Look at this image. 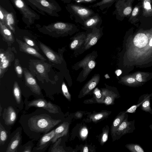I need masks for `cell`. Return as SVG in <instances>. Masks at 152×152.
I'll use <instances>...</instances> for the list:
<instances>
[{
  "mask_svg": "<svg viewBox=\"0 0 152 152\" xmlns=\"http://www.w3.org/2000/svg\"><path fill=\"white\" fill-rule=\"evenodd\" d=\"M1 34L5 40L9 42H14V38L10 30L0 22Z\"/></svg>",
  "mask_w": 152,
  "mask_h": 152,
  "instance_id": "17",
  "label": "cell"
},
{
  "mask_svg": "<svg viewBox=\"0 0 152 152\" xmlns=\"http://www.w3.org/2000/svg\"><path fill=\"white\" fill-rule=\"evenodd\" d=\"M140 106L139 104H137L131 106L125 111L126 113H134L136 112V110Z\"/></svg>",
  "mask_w": 152,
  "mask_h": 152,
  "instance_id": "31",
  "label": "cell"
},
{
  "mask_svg": "<svg viewBox=\"0 0 152 152\" xmlns=\"http://www.w3.org/2000/svg\"><path fill=\"white\" fill-rule=\"evenodd\" d=\"M62 90L64 96L69 100H71V95L69 93L67 86L64 82L62 83Z\"/></svg>",
  "mask_w": 152,
  "mask_h": 152,
  "instance_id": "26",
  "label": "cell"
},
{
  "mask_svg": "<svg viewBox=\"0 0 152 152\" xmlns=\"http://www.w3.org/2000/svg\"><path fill=\"white\" fill-rule=\"evenodd\" d=\"M6 20L7 24L9 28L14 32L15 30L12 26L14 24V21L12 15L11 14L9 13L7 15Z\"/></svg>",
  "mask_w": 152,
  "mask_h": 152,
  "instance_id": "25",
  "label": "cell"
},
{
  "mask_svg": "<svg viewBox=\"0 0 152 152\" xmlns=\"http://www.w3.org/2000/svg\"><path fill=\"white\" fill-rule=\"evenodd\" d=\"M0 58V75L1 76L5 69L10 65L12 61V55L8 51L3 52L1 50Z\"/></svg>",
  "mask_w": 152,
  "mask_h": 152,
  "instance_id": "11",
  "label": "cell"
},
{
  "mask_svg": "<svg viewBox=\"0 0 152 152\" xmlns=\"http://www.w3.org/2000/svg\"><path fill=\"white\" fill-rule=\"evenodd\" d=\"M151 99L152 100V95L151 96Z\"/></svg>",
  "mask_w": 152,
  "mask_h": 152,
  "instance_id": "51",
  "label": "cell"
},
{
  "mask_svg": "<svg viewBox=\"0 0 152 152\" xmlns=\"http://www.w3.org/2000/svg\"><path fill=\"white\" fill-rule=\"evenodd\" d=\"M97 38L96 36L94 37L90 40L89 44L91 46H93L95 45L97 42Z\"/></svg>",
  "mask_w": 152,
  "mask_h": 152,
  "instance_id": "38",
  "label": "cell"
},
{
  "mask_svg": "<svg viewBox=\"0 0 152 152\" xmlns=\"http://www.w3.org/2000/svg\"><path fill=\"white\" fill-rule=\"evenodd\" d=\"M61 141V138L58 139V140L56 141V142L53 146L51 148V151H49L50 152H61V150H60L59 146V144Z\"/></svg>",
  "mask_w": 152,
  "mask_h": 152,
  "instance_id": "28",
  "label": "cell"
},
{
  "mask_svg": "<svg viewBox=\"0 0 152 152\" xmlns=\"http://www.w3.org/2000/svg\"><path fill=\"white\" fill-rule=\"evenodd\" d=\"M149 127L152 131V124H151L149 126Z\"/></svg>",
  "mask_w": 152,
  "mask_h": 152,
  "instance_id": "50",
  "label": "cell"
},
{
  "mask_svg": "<svg viewBox=\"0 0 152 152\" xmlns=\"http://www.w3.org/2000/svg\"><path fill=\"white\" fill-rule=\"evenodd\" d=\"M126 113L125 111L120 112L114 120L111 130L113 134H115L119 126L124 120Z\"/></svg>",
  "mask_w": 152,
  "mask_h": 152,
  "instance_id": "18",
  "label": "cell"
},
{
  "mask_svg": "<svg viewBox=\"0 0 152 152\" xmlns=\"http://www.w3.org/2000/svg\"><path fill=\"white\" fill-rule=\"evenodd\" d=\"M139 10V9L138 7H135L133 9V10L132 12V17H133L136 16L138 14Z\"/></svg>",
  "mask_w": 152,
  "mask_h": 152,
  "instance_id": "39",
  "label": "cell"
},
{
  "mask_svg": "<svg viewBox=\"0 0 152 152\" xmlns=\"http://www.w3.org/2000/svg\"><path fill=\"white\" fill-rule=\"evenodd\" d=\"M83 152H88V149L87 146L85 147L83 149Z\"/></svg>",
  "mask_w": 152,
  "mask_h": 152,
  "instance_id": "47",
  "label": "cell"
},
{
  "mask_svg": "<svg viewBox=\"0 0 152 152\" xmlns=\"http://www.w3.org/2000/svg\"><path fill=\"white\" fill-rule=\"evenodd\" d=\"M32 107L43 108L51 113L57 114L59 113L57 106L50 102H47L43 99H39L29 102L26 106L27 109Z\"/></svg>",
  "mask_w": 152,
  "mask_h": 152,
  "instance_id": "3",
  "label": "cell"
},
{
  "mask_svg": "<svg viewBox=\"0 0 152 152\" xmlns=\"http://www.w3.org/2000/svg\"><path fill=\"white\" fill-rule=\"evenodd\" d=\"M0 18L1 19H3L4 18L3 15L1 10L0 11Z\"/></svg>",
  "mask_w": 152,
  "mask_h": 152,
  "instance_id": "48",
  "label": "cell"
},
{
  "mask_svg": "<svg viewBox=\"0 0 152 152\" xmlns=\"http://www.w3.org/2000/svg\"><path fill=\"white\" fill-rule=\"evenodd\" d=\"M126 81L128 83L131 84L135 82V80L134 78L130 77L127 79Z\"/></svg>",
  "mask_w": 152,
  "mask_h": 152,
  "instance_id": "44",
  "label": "cell"
},
{
  "mask_svg": "<svg viewBox=\"0 0 152 152\" xmlns=\"http://www.w3.org/2000/svg\"><path fill=\"white\" fill-rule=\"evenodd\" d=\"M102 22L101 17L99 14L96 13L95 14L91 17L82 24V28L88 31H92L95 28H99Z\"/></svg>",
  "mask_w": 152,
  "mask_h": 152,
  "instance_id": "5",
  "label": "cell"
},
{
  "mask_svg": "<svg viewBox=\"0 0 152 152\" xmlns=\"http://www.w3.org/2000/svg\"><path fill=\"white\" fill-rule=\"evenodd\" d=\"M97 83L96 81L94 80L89 82L83 90V95H86L93 89L96 86Z\"/></svg>",
  "mask_w": 152,
  "mask_h": 152,
  "instance_id": "22",
  "label": "cell"
},
{
  "mask_svg": "<svg viewBox=\"0 0 152 152\" xmlns=\"http://www.w3.org/2000/svg\"><path fill=\"white\" fill-rule=\"evenodd\" d=\"M24 73L26 85L33 92L37 95H40V88L32 75L27 70L24 69Z\"/></svg>",
  "mask_w": 152,
  "mask_h": 152,
  "instance_id": "7",
  "label": "cell"
},
{
  "mask_svg": "<svg viewBox=\"0 0 152 152\" xmlns=\"http://www.w3.org/2000/svg\"><path fill=\"white\" fill-rule=\"evenodd\" d=\"M43 108L37 109L31 113L23 115L20 120L25 133L33 139H38L61 122L56 115Z\"/></svg>",
  "mask_w": 152,
  "mask_h": 152,
  "instance_id": "1",
  "label": "cell"
},
{
  "mask_svg": "<svg viewBox=\"0 0 152 152\" xmlns=\"http://www.w3.org/2000/svg\"><path fill=\"white\" fill-rule=\"evenodd\" d=\"M3 117L5 124L7 125H12L14 123L16 119V112L12 107L9 106L7 109H4Z\"/></svg>",
  "mask_w": 152,
  "mask_h": 152,
  "instance_id": "9",
  "label": "cell"
},
{
  "mask_svg": "<svg viewBox=\"0 0 152 152\" xmlns=\"http://www.w3.org/2000/svg\"><path fill=\"white\" fill-rule=\"evenodd\" d=\"M136 80L139 82H142V76L140 74L138 73L136 75Z\"/></svg>",
  "mask_w": 152,
  "mask_h": 152,
  "instance_id": "45",
  "label": "cell"
},
{
  "mask_svg": "<svg viewBox=\"0 0 152 152\" xmlns=\"http://www.w3.org/2000/svg\"><path fill=\"white\" fill-rule=\"evenodd\" d=\"M94 93L95 95L97 102H102L103 97L100 93V91L97 88H96L94 91Z\"/></svg>",
  "mask_w": 152,
  "mask_h": 152,
  "instance_id": "29",
  "label": "cell"
},
{
  "mask_svg": "<svg viewBox=\"0 0 152 152\" xmlns=\"http://www.w3.org/2000/svg\"><path fill=\"white\" fill-rule=\"evenodd\" d=\"M68 123L64 122L55 129L54 136L51 140V142H55L60 137L66 135L68 132Z\"/></svg>",
  "mask_w": 152,
  "mask_h": 152,
  "instance_id": "15",
  "label": "cell"
},
{
  "mask_svg": "<svg viewBox=\"0 0 152 152\" xmlns=\"http://www.w3.org/2000/svg\"><path fill=\"white\" fill-rule=\"evenodd\" d=\"M107 114L106 113H100L92 116V119L94 121H97L103 118Z\"/></svg>",
  "mask_w": 152,
  "mask_h": 152,
  "instance_id": "30",
  "label": "cell"
},
{
  "mask_svg": "<svg viewBox=\"0 0 152 152\" xmlns=\"http://www.w3.org/2000/svg\"><path fill=\"white\" fill-rule=\"evenodd\" d=\"M15 71L19 77H21L22 76L23 69L19 63L18 59L15 60Z\"/></svg>",
  "mask_w": 152,
  "mask_h": 152,
  "instance_id": "24",
  "label": "cell"
},
{
  "mask_svg": "<svg viewBox=\"0 0 152 152\" xmlns=\"http://www.w3.org/2000/svg\"><path fill=\"white\" fill-rule=\"evenodd\" d=\"M40 47L46 57L52 62L56 64L61 63V58L59 56L48 46L40 42Z\"/></svg>",
  "mask_w": 152,
  "mask_h": 152,
  "instance_id": "12",
  "label": "cell"
},
{
  "mask_svg": "<svg viewBox=\"0 0 152 152\" xmlns=\"http://www.w3.org/2000/svg\"><path fill=\"white\" fill-rule=\"evenodd\" d=\"M19 128L13 133V135L11 138L8 144L6 152H15L17 151V149L21 141L22 136L20 129Z\"/></svg>",
  "mask_w": 152,
  "mask_h": 152,
  "instance_id": "6",
  "label": "cell"
},
{
  "mask_svg": "<svg viewBox=\"0 0 152 152\" xmlns=\"http://www.w3.org/2000/svg\"><path fill=\"white\" fill-rule=\"evenodd\" d=\"M78 44V41L77 39L74 40L71 43L70 48L71 49H74L77 45Z\"/></svg>",
  "mask_w": 152,
  "mask_h": 152,
  "instance_id": "41",
  "label": "cell"
},
{
  "mask_svg": "<svg viewBox=\"0 0 152 152\" xmlns=\"http://www.w3.org/2000/svg\"><path fill=\"white\" fill-rule=\"evenodd\" d=\"M15 3L16 6L19 8H22L24 6L23 2L21 0H16Z\"/></svg>",
  "mask_w": 152,
  "mask_h": 152,
  "instance_id": "36",
  "label": "cell"
},
{
  "mask_svg": "<svg viewBox=\"0 0 152 152\" xmlns=\"http://www.w3.org/2000/svg\"><path fill=\"white\" fill-rule=\"evenodd\" d=\"M31 143V142H30ZM28 145V143L22 146V149L20 151L21 152H31L33 145L30 144Z\"/></svg>",
  "mask_w": 152,
  "mask_h": 152,
  "instance_id": "32",
  "label": "cell"
},
{
  "mask_svg": "<svg viewBox=\"0 0 152 152\" xmlns=\"http://www.w3.org/2000/svg\"><path fill=\"white\" fill-rule=\"evenodd\" d=\"M121 70L118 69L115 71V73L118 76H119L121 74Z\"/></svg>",
  "mask_w": 152,
  "mask_h": 152,
  "instance_id": "46",
  "label": "cell"
},
{
  "mask_svg": "<svg viewBox=\"0 0 152 152\" xmlns=\"http://www.w3.org/2000/svg\"><path fill=\"white\" fill-rule=\"evenodd\" d=\"M118 0H101L89 6V7L97 8L101 11L103 13H105L108 9L111 7L113 4Z\"/></svg>",
  "mask_w": 152,
  "mask_h": 152,
  "instance_id": "13",
  "label": "cell"
},
{
  "mask_svg": "<svg viewBox=\"0 0 152 152\" xmlns=\"http://www.w3.org/2000/svg\"><path fill=\"white\" fill-rule=\"evenodd\" d=\"M148 42V38L144 34L140 33L137 34L134 38L133 42L136 46L142 48L145 46Z\"/></svg>",
  "mask_w": 152,
  "mask_h": 152,
  "instance_id": "16",
  "label": "cell"
},
{
  "mask_svg": "<svg viewBox=\"0 0 152 152\" xmlns=\"http://www.w3.org/2000/svg\"><path fill=\"white\" fill-rule=\"evenodd\" d=\"M40 3L42 5L45 7H48L50 5L49 3L45 0H42Z\"/></svg>",
  "mask_w": 152,
  "mask_h": 152,
  "instance_id": "43",
  "label": "cell"
},
{
  "mask_svg": "<svg viewBox=\"0 0 152 152\" xmlns=\"http://www.w3.org/2000/svg\"><path fill=\"white\" fill-rule=\"evenodd\" d=\"M88 66L90 69L94 68L95 66V62L93 61H90L88 64Z\"/></svg>",
  "mask_w": 152,
  "mask_h": 152,
  "instance_id": "42",
  "label": "cell"
},
{
  "mask_svg": "<svg viewBox=\"0 0 152 152\" xmlns=\"http://www.w3.org/2000/svg\"><path fill=\"white\" fill-rule=\"evenodd\" d=\"M36 68L37 71L40 74H43L45 72V67L41 64H37L36 65Z\"/></svg>",
  "mask_w": 152,
  "mask_h": 152,
  "instance_id": "33",
  "label": "cell"
},
{
  "mask_svg": "<svg viewBox=\"0 0 152 152\" xmlns=\"http://www.w3.org/2000/svg\"><path fill=\"white\" fill-rule=\"evenodd\" d=\"M18 43L20 50L26 53L30 54L35 57H37L42 60H46L34 48H32L31 46L28 45L26 43L17 39Z\"/></svg>",
  "mask_w": 152,
  "mask_h": 152,
  "instance_id": "10",
  "label": "cell"
},
{
  "mask_svg": "<svg viewBox=\"0 0 152 152\" xmlns=\"http://www.w3.org/2000/svg\"><path fill=\"white\" fill-rule=\"evenodd\" d=\"M88 134V130L86 127L82 128L80 132V135L82 138H84L87 136Z\"/></svg>",
  "mask_w": 152,
  "mask_h": 152,
  "instance_id": "34",
  "label": "cell"
},
{
  "mask_svg": "<svg viewBox=\"0 0 152 152\" xmlns=\"http://www.w3.org/2000/svg\"><path fill=\"white\" fill-rule=\"evenodd\" d=\"M151 0H143L142 3L143 14L146 17L152 15V8Z\"/></svg>",
  "mask_w": 152,
  "mask_h": 152,
  "instance_id": "19",
  "label": "cell"
},
{
  "mask_svg": "<svg viewBox=\"0 0 152 152\" xmlns=\"http://www.w3.org/2000/svg\"><path fill=\"white\" fill-rule=\"evenodd\" d=\"M23 38L25 41L28 45L32 47L35 46V45L34 42L31 39L26 37H24Z\"/></svg>",
  "mask_w": 152,
  "mask_h": 152,
  "instance_id": "35",
  "label": "cell"
},
{
  "mask_svg": "<svg viewBox=\"0 0 152 152\" xmlns=\"http://www.w3.org/2000/svg\"><path fill=\"white\" fill-rule=\"evenodd\" d=\"M108 139V134L106 132H104L102 136V141L103 143L106 142Z\"/></svg>",
  "mask_w": 152,
  "mask_h": 152,
  "instance_id": "40",
  "label": "cell"
},
{
  "mask_svg": "<svg viewBox=\"0 0 152 152\" xmlns=\"http://www.w3.org/2000/svg\"><path fill=\"white\" fill-rule=\"evenodd\" d=\"M101 0H73L74 3L78 4H89L97 2Z\"/></svg>",
  "mask_w": 152,
  "mask_h": 152,
  "instance_id": "27",
  "label": "cell"
},
{
  "mask_svg": "<svg viewBox=\"0 0 152 152\" xmlns=\"http://www.w3.org/2000/svg\"><path fill=\"white\" fill-rule=\"evenodd\" d=\"M149 45L150 46H152V38L150 40Z\"/></svg>",
  "mask_w": 152,
  "mask_h": 152,
  "instance_id": "49",
  "label": "cell"
},
{
  "mask_svg": "<svg viewBox=\"0 0 152 152\" xmlns=\"http://www.w3.org/2000/svg\"><path fill=\"white\" fill-rule=\"evenodd\" d=\"M126 147L131 152H144L141 146L138 144L130 143L126 144Z\"/></svg>",
  "mask_w": 152,
  "mask_h": 152,
  "instance_id": "21",
  "label": "cell"
},
{
  "mask_svg": "<svg viewBox=\"0 0 152 152\" xmlns=\"http://www.w3.org/2000/svg\"><path fill=\"white\" fill-rule=\"evenodd\" d=\"M0 142L1 145H3L8 138L7 131L5 130L1 123L0 126Z\"/></svg>",
  "mask_w": 152,
  "mask_h": 152,
  "instance_id": "23",
  "label": "cell"
},
{
  "mask_svg": "<svg viewBox=\"0 0 152 152\" xmlns=\"http://www.w3.org/2000/svg\"><path fill=\"white\" fill-rule=\"evenodd\" d=\"M13 94L16 101L18 104L21 102V93L20 87L16 82H15L13 87Z\"/></svg>",
  "mask_w": 152,
  "mask_h": 152,
  "instance_id": "20",
  "label": "cell"
},
{
  "mask_svg": "<svg viewBox=\"0 0 152 152\" xmlns=\"http://www.w3.org/2000/svg\"><path fill=\"white\" fill-rule=\"evenodd\" d=\"M151 97V94H144L139 97L138 101L141 102L140 107L142 110L152 114V110L150 104Z\"/></svg>",
  "mask_w": 152,
  "mask_h": 152,
  "instance_id": "14",
  "label": "cell"
},
{
  "mask_svg": "<svg viewBox=\"0 0 152 152\" xmlns=\"http://www.w3.org/2000/svg\"><path fill=\"white\" fill-rule=\"evenodd\" d=\"M55 129L44 134L40 138L37 144V146L34 149L35 151H40L47 148V147L51 142V140L54 135Z\"/></svg>",
  "mask_w": 152,
  "mask_h": 152,
  "instance_id": "8",
  "label": "cell"
},
{
  "mask_svg": "<svg viewBox=\"0 0 152 152\" xmlns=\"http://www.w3.org/2000/svg\"><path fill=\"white\" fill-rule=\"evenodd\" d=\"M128 118V114L126 113L124 120L116 132L115 134L119 138L126 134L132 133L135 129V120L129 121Z\"/></svg>",
  "mask_w": 152,
  "mask_h": 152,
  "instance_id": "4",
  "label": "cell"
},
{
  "mask_svg": "<svg viewBox=\"0 0 152 152\" xmlns=\"http://www.w3.org/2000/svg\"><path fill=\"white\" fill-rule=\"evenodd\" d=\"M113 102V99L112 97L108 96L106 97L104 100L105 103L107 105L111 104Z\"/></svg>",
  "mask_w": 152,
  "mask_h": 152,
  "instance_id": "37",
  "label": "cell"
},
{
  "mask_svg": "<svg viewBox=\"0 0 152 152\" xmlns=\"http://www.w3.org/2000/svg\"><path fill=\"white\" fill-rule=\"evenodd\" d=\"M67 7L71 19L76 23L81 25L85 20L96 13L90 7L81 4L71 3L68 5Z\"/></svg>",
  "mask_w": 152,
  "mask_h": 152,
  "instance_id": "2",
  "label": "cell"
}]
</instances>
